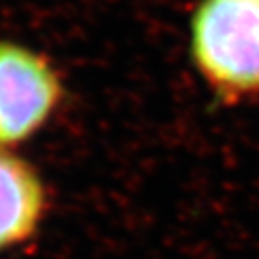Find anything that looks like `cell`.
<instances>
[{
	"label": "cell",
	"mask_w": 259,
	"mask_h": 259,
	"mask_svg": "<svg viewBox=\"0 0 259 259\" xmlns=\"http://www.w3.org/2000/svg\"><path fill=\"white\" fill-rule=\"evenodd\" d=\"M190 50L221 98L259 96V0H202L190 21Z\"/></svg>",
	"instance_id": "cell-1"
},
{
	"label": "cell",
	"mask_w": 259,
	"mask_h": 259,
	"mask_svg": "<svg viewBox=\"0 0 259 259\" xmlns=\"http://www.w3.org/2000/svg\"><path fill=\"white\" fill-rule=\"evenodd\" d=\"M60 94L58 75L40 56L0 45V142L33 135L52 113Z\"/></svg>",
	"instance_id": "cell-2"
},
{
	"label": "cell",
	"mask_w": 259,
	"mask_h": 259,
	"mask_svg": "<svg viewBox=\"0 0 259 259\" xmlns=\"http://www.w3.org/2000/svg\"><path fill=\"white\" fill-rule=\"evenodd\" d=\"M42 205L45 194L35 171L18 157L0 154V250L31 236Z\"/></svg>",
	"instance_id": "cell-3"
}]
</instances>
